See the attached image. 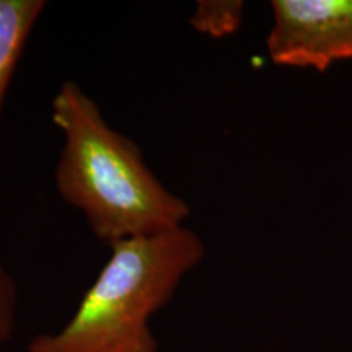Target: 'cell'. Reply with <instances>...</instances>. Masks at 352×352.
I'll use <instances>...</instances> for the list:
<instances>
[{
    "label": "cell",
    "instance_id": "cell-6",
    "mask_svg": "<svg viewBox=\"0 0 352 352\" xmlns=\"http://www.w3.org/2000/svg\"><path fill=\"white\" fill-rule=\"evenodd\" d=\"M19 287L8 270L0 263V352L10 342L16 324Z\"/></svg>",
    "mask_w": 352,
    "mask_h": 352
},
{
    "label": "cell",
    "instance_id": "cell-5",
    "mask_svg": "<svg viewBox=\"0 0 352 352\" xmlns=\"http://www.w3.org/2000/svg\"><path fill=\"white\" fill-rule=\"evenodd\" d=\"M243 3L241 2H199L196 12L189 19L197 32L220 38L232 34L241 21Z\"/></svg>",
    "mask_w": 352,
    "mask_h": 352
},
{
    "label": "cell",
    "instance_id": "cell-4",
    "mask_svg": "<svg viewBox=\"0 0 352 352\" xmlns=\"http://www.w3.org/2000/svg\"><path fill=\"white\" fill-rule=\"evenodd\" d=\"M46 6L44 0H0V111L30 34Z\"/></svg>",
    "mask_w": 352,
    "mask_h": 352
},
{
    "label": "cell",
    "instance_id": "cell-3",
    "mask_svg": "<svg viewBox=\"0 0 352 352\" xmlns=\"http://www.w3.org/2000/svg\"><path fill=\"white\" fill-rule=\"evenodd\" d=\"M271 10L274 64L324 72L352 59V0H272Z\"/></svg>",
    "mask_w": 352,
    "mask_h": 352
},
{
    "label": "cell",
    "instance_id": "cell-2",
    "mask_svg": "<svg viewBox=\"0 0 352 352\" xmlns=\"http://www.w3.org/2000/svg\"><path fill=\"white\" fill-rule=\"evenodd\" d=\"M109 248L74 315L57 331L34 336L26 352H158L152 316L202 261L204 241L182 227Z\"/></svg>",
    "mask_w": 352,
    "mask_h": 352
},
{
    "label": "cell",
    "instance_id": "cell-1",
    "mask_svg": "<svg viewBox=\"0 0 352 352\" xmlns=\"http://www.w3.org/2000/svg\"><path fill=\"white\" fill-rule=\"evenodd\" d=\"M51 120L64 138L56 189L80 210L96 239L111 246L184 227L188 202L158 179L142 148L109 126L77 82L60 83Z\"/></svg>",
    "mask_w": 352,
    "mask_h": 352
}]
</instances>
